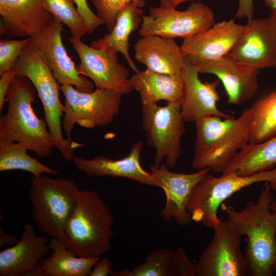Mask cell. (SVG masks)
Segmentation results:
<instances>
[{
	"label": "cell",
	"mask_w": 276,
	"mask_h": 276,
	"mask_svg": "<svg viewBox=\"0 0 276 276\" xmlns=\"http://www.w3.org/2000/svg\"><path fill=\"white\" fill-rule=\"evenodd\" d=\"M265 182L256 201H248L240 211L222 205L228 221L247 244L245 259L247 272L253 276H271L275 270L276 216L271 210L274 195Z\"/></svg>",
	"instance_id": "6da1fadb"
},
{
	"label": "cell",
	"mask_w": 276,
	"mask_h": 276,
	"mask_svg": "<svg viewBox=\"0 0 276 276\" xmlns=\"http://www.w3.org/2000/svg\"><path fill=\"white\" fill-rule=\"evenodd\" d=\"M252 112L244 109L237 118L216 116L195 123L196 139L191 165L222 173L239 150L250 142Z\"/></svg>",
	"instance_id": "7a4b0ae2"
},
{
	"label": "cell",
	"mask_w": 276,
	"mask_h": 276,
	"mask_svg": "<svg viewBox=\"0 0 276 276\" xmlns=\"http://www.w3.org/2000/svg\"><path fill=\"white\" fill-rule=\"evenodd\" d=\"M114 218L95 190H80L63 231V242L79 257H100L111 247Z\"/></svg>",
	"instance_id": "3957f363"
},
{
	"label": "cell",
	"mask_w": 276,
	"mask_h": 276,
	"mask_svg": "<svg viewBox=\"0 0 276 276\" xmlns=\"http://www.w3.org/2000/svg\"><path fill=\"white\" fill-rule=\"evenodd\" d=\"M36 89L27 77L16 75L6 95V114L0 118V140L19 142L39 157L51 155L54 144L45 122L32 107Z\"/></svg>",
	"instance_id": "277c9868"
},
{
	"label": "cell",
	"mask_w": 276,
	"mask_h": 276,
	"mask_svg": "<svg viewBox=\"0 0 276 276\" xmlns=\"http://www.w3.org/2000/svg\"><path fill=\"white\" fill-rule=\"evenodd\" d=\"M12 70L17 75L28 78L32 83L42 103L44 119L54 147L65 160L71 161L74 157L75 150L84 144L64 137L61 121L64 105L59 99L60 85L42 54L31 40L22 51Z\"/></svg>",
	"instance_id": "5b68a950"
},
{
	"label": "cell",
	"mask_w": 276,
	"mask_h": 276,
	"mask_svg": "<svg viewBox=\"0 0 276 276\" xmlns=\"http://www.w3.org/2000/svg\"><path fill=\"white\" fill-rule=\"evenodd\" d=\"M31 178L29 198L33 219L38 230L63 242L64 228L75 206L80 189L69 178L42 175L31 176Z\"/></svg>",
	"instance_id": "8992f818"
},
{
	"label": "cell",
	"mask_w": 276,
	"mask_h": 276,
	"mask_svg": "<svg viewBox=\"0 0 276 276\" xmlns=\"http://www.w3.org/2000/svg\"><path fill=\"white\" fill-rule=\"evenodd\" d=\"M260 182H268L274 190L276 167L248 176L229 173L216 177L209 173L195 186L191 195L187 209L192 220L213 229L222 221L217 213L222 202L238 191Z\"/></svg>",
	"instance_id": "52a82bcc"
},
{
	"label": "cell",
	"mask_w": 276,
	"mask_h": 276,
	"mask_svg": "<svg viewBox=\"0 0 276 276\" xmlns=\"http://www.w3.org/2000/svg\"><path fill=\"white\" fill-rule=\"evenodd\" d=\"M142 129L147 145L154 148L153 165L159 167L164 160L174 168L181 155V142L185 132L181 113V102H168L164 106L157 103L142 105Z\"/></svg>",
	"instance_id": "ba28073f"
},
{
	"label": "cell",
	"mask_w": 276,
	"mask_h": 276,
	"mask_svg": "<svg viewBox=\"0 0 276 276\" xmlns=\"http://www.w3.org/2000/svg\"><path fill=\"white\" fill-rule=\"evenodd\" d=\"M65 101L62 128L72 139L74 125L86 128L106 126L118 114L122 95L107 89L82 92L70 85H61Z\"/></svg>",
	"instance_id": "9c48e42d"
},
{
	"label": "cell",
	"mask_w": 276,
	"mask_h": 276,
	"mask_svg": "<svg viewBox=\"0 0 276 276\" xmlns=\"http://www.w3.org/2000/svg\"><path fill=\"white\" fill-rule=\"evenodd\" d=\"M139 33L141 36L158 35L164 38L185 39L202 32L215 24L212 9L201 2H193L183 11L161 6L149 9L143 15Z\"/></svg>",
	"instance_id": "30bf717a"
},
{
	"label": "cell",
	"mask_w": 276,
	"mask_h": 276,
	"mask_svg": "<svg viewBox=\"0 0 276 276\" xmlns=\"http://www.w3.org/2000/svg\"><path fill=\"white\" fill-rule=\"evenodd\" d=\"M213 239L195 265L194 276H244L247 272L241 249L242 236L227 220L213 229Z\"/></svg>",
	"instance_id": "8fae6325"
},
{
	"label": "cell",
	"mask_w": 276,
	"mask_h": 276,
	"mask_svg": "<svg viewBox=\"0 0 276 276\" xmlns=\"http://www.w3.org/2000/svg\"><path fill=\"white\" fill-rule=\"evenodd\" d=\"M70 41L80 58L77 70L80 74L90 79L96 89H107L122 95L134 90L130 73L118 62V53L89 47L81 39L70 37Z\"/></svg>",
	"instance_id": "7c38bea8"
},
{
	"label": "cell",
	"mask_w": 276,
	"mask_h": 276,
	"mask_svg": "<svg viewBox=\"0 0 276 276\" xmlns=\"http://www.w3.org/2000/svg\"><path fill=\"white\" fill-rule=\"evenodd\" d=\"M229 54L240 62L260 70L276 67V13L251 19Z\"/></svg>",
	"instance_id": "4fadbf2b"
},
{
	"label": "cell",
	"mask_w": 276,
	"mask_h": 276,
	"mask_svg": "<svg viewBox=\"0 0 276 276\" xmlns=\"http://www.w3.org/2000/svg\"><path fill=\"white\" fill-rule=\"evenodd\" d=\"M63 24L54 18L31 40L44 57L49 68L61 85H70L82 92H91L94 83L80 74L62 41Z\"/></svg>",
	"instance_id": "5bb4252c"
},
{
	"label": "cell",
	"mask_w": 276,
	"mask_h": 276,
	"mask_svg": "<svg viewBox=\"0 0 276 276\" xmlns=\"http://www.w3.org/2000/svg\"><path fill=\"white\" fill-rule=\"evenodd\" d=\"M166 195V203L160 212V216L167 221L175 219L180 226H188L192 221L188 210V205L195 186L211 169L205 168L192 173H182L170 171L167 166L162 164L159 167L149 165Z\"/></svg>",
	"instance_id": "9a60e30c"
},
{
	"label": "cell",
	"mask_w": 276,
	"mask_h": 276,
	"mask_svg": "<svg viewBox=\"0 0 276 276\" xmlns=\"http://www.w3.org/2000/svg\"><path fill=\"white\" fill-rule=\"evenodd\" d=\"M245 25L234 19L215 23L210 28L183 39L180 45L192 65L216 60L228 54L241 38Z\"/></svg>",
	"instance_id": "2e32d148"
},
{
	"label": "cell",
	"mask_w": 276,
	"mask_h": 276,
	"mask_svg": "<svg viewBox=\"0 0 276 276\" xmlns=\"http://www.w3.org/2000/svg\"><path fill=\"white\" fill-rule=\"evenodd\" d=\"M194 66L199 73L218 77L224 87L229 104L242 105L252 98L258 90L260 70L240 62L229 54Z\"/></svg>",
	"instance_id": "e0dca14e"
},
{
	"label": "cell",
	"mask_w": 276,
	"mask_h": 276,
	"mask_svg": "<svg viewBox=\"0 0 276 276\" xmlns=\"http://www.w3.org/2000/svg\"><path fill=\"white\" fill-rule=\"evenodd\" d=\"M197 68L187 59L181 72L183 90L181 100V113L185 122H195L203 117L216 116L226 118L231 116L220 110L217 87L220 80L202 82Z\"/></svg>",
	"instance_id": "ac0fdd59"
},
{
	"label": "cell",
	"mask_w": 276,
	"mask_h": 276,
	"mask_svg": "<svg viewBox=\"0 0 276 276\" xmlns=\"http://www.w3.org/2000/svg\"><path fill=\"white\" fill-rule=\"evenodd\" d=\"M1 34L32 38L54 19L43 0H0Z\"/></svg>",
	"instance_id": "d6986e66"
},
{
	"label": "cell",
	"mask_w": 276,
	"mask_h": 276,
	"mask_svg": "<svg viewBox=\"0 0 276 276\" xmlns=\"http://www.w3.org/2000/svg\"><path fill=\"white\" fill-rule=\"evenodd\" d=\"M143 147V141L134 142L129 154L118 159L99 155L91 159L74 156L73 160L79 171L89 176L124 177L140 184L160 188L154 174L145 171L140 164V157Z\"/></svg>",
	"instance_id": "ffe728a7"
},
{
	"label": "cell",
	"mask_w": 276,
	"mask_h": 276,
	"mask_svg": "<svg viewBox=\"0 0 276 276\" xmlns=\"http://www.w3.org/2000/svg\"><path fill=\"white\" fill-rule=\"evenodd\" d=\"M50 250L48 239L37 236L34 226L25 223L19 241L0 252V276L32 275Z\"/></svg>",
	"instance_id": "44dd1931"
},
{
	"label": "cell",
	"mask_w": 276,
	"mask_h": 276,
	"mask_svg": "<svg viewBox=\"0 0 276 276\" xmlns=\"http://www.w3.org/2000/svg\"><path fill=\"white\" fill-rule=\"evenodd\" d=\"M134 58L147 68L168 74H181L186 59L173 38L158 35L141 36L134 44Z\"/></svg>",
	"instance_id": "7402d4cb"
},
{
	"label": "cell",
	"mask_w": 276,
	"mask_h": 276,
	"mask_svg": "<svg viewBox=\"0 0 276 276\" xmlns=\"http://www.w3.org/2000/svg\"><path fill=\"white\" fill-rule=\"evenodd\" d=\"M195 264L181 247L173 251L158 248L134 268L112 271L110 276H194Z\"/></svg>",
	"instance_id": "603a6c76"
},
{
	"label": "cell",
	"mask_w": 276,
	"mask_h": 276,
	"mask_svg": "<svg viewBox=\"0 0 276 276\" xmlns=\"http://www.w3.org/2000/svg\"><path fill=\"white\" fill-rule=\"evenodd\" d=\"M134 89L140 94L142 104L181 102L183 90L181 74H168L146 68L137 71L130 77Z\"/></svg>",
	"instance_id": "cb8c5ba5"
},
{
	"label": "cell",
	"mask_w": 276,
	"mask_h": 276,
	"mask_svg": "<svg viewBox=\"0 0 276 276\" xmlns=\"http://www.w3.org/2000/svg\"><path fill=\"white\" fill-rule=\"evenodd\" d=\"M144 11L134 2H131L117 13L114 26L112 31L103 37L93 41L91 47L109 52L120 53L129 67L135 72L138 71L129 53V36L142 23Z\"/></svg>",
	"instance_id": "d4e9b609"
},
{
	"label": "cell",
	"mask_w": 276,
	"mask_h": 276,
	"mask_svg": "<svg viewBox=\"0 0 276 276\" xmlns=\"http://www.w3.org/2000/svg\"><path fill=\"white\" fill-rule=\"evenodd\" d=\"M49 245L53 252L42 259L37 267V276H86L100 259V257L75 256L60 240L52 238Z\"/></svg>",
	"instance_id": "484cf974"
},
{
	"label": "cell",
	"mask_w": 276,
	"mask_h": 276,
	"mask_svg": "<svg viewBox=\"0 0 276 276\" xmlns=\"http://www.w3.org/2000/svg\"><path fill=\"white\" fill-rule=\"evenodd\" d=\"M276 167V135L261 143H249L236 154L221 174L251 175Z\"/></svg>",
	"instance_id": "4316f807"
},
{
	"label": "cell",
	"mask_w": 276,
	"mask_h": 276,
	"mask_svg": "<svg viewBox=\"0 0 276 276\" xmlns=\"http://www.w3.org/2000/svg\"><path fill=\"white\" fill-rule=\"evenodd\" d=\"M28 150L21 143L0 140V171L20 170L31 173L35 177L43 173H58L29 155Z\"/></svg>",
	"instance_id": "83f0119b"
},
{
	"label": "cell",
	"mask_w": 276,
	"mask_h": 276,
	"mask_svg": "<svg viewBox=\"0 0 276 276\" xmlns=\"http://www.w3.org/2000/svg\"><path fill=\"white\" fill-rule=\"evenodd\" d=\"M252 120L250 142L259 143L276 135V90L250 107Z\"/></svg>",
	"instance_id": "f1b7e54d"
},
{
	"label": "cell",
	"mask_w": 276,
	"mask_h": 276,
	"mask_svg": "<svg viewBox=\"0 0 276 276\" xmlns=\"http://www.w3.org/2000/svg\"><path fill=\"white\" fill-rule=\"evenodd\" d=\"M54 18L67 26L71 37L81 39L87 33L85 22L79 14L74 0H43Z\"/></svg>",
	"instance_id": "f546056e"
},
{
	"label": "cell",
	"mask_w": 276,
	"mask_h": 276,
	"mask_svg": "<svg viewBox=\"0 0 276 276\" xmlns=\"http://www.w3.org/2000/svg\"><path fill=\"white\" fill-rule=\"evenodd\" d=\"M97 11V16L106 25L109 32L113 29L118 11L127 4L134 2L138 7L146 5V0H90Z\"/></svg>",
	"instance_id": "4dcf8cb0"
},
{
	"label": "cell",
	"mask_w": 276,
	"mask_h": 276,
	"mask_svg": "<svg viewBox=\"0 0 276 276\" xmlns=\"http://www.w3.org/2000/svg\"><path fill=\"white\" fill-rule=\"evenodd\" d=\"M31 38L0 40V75L12 68Z\"/></svg>",
	"instance_id": "1f68e13d"
},
{
	"label": "cell",
	"mask_w": 276,
	"mask_h": 276,
	"mask_svg": "<svg viewBox=\"0 0 276 276\" xmlns=\"http://www.w3.org/2000/svg\"><path fill=\"white\" fill-rule=\"evenodd\" d=\"M79 14L83 19L87 33L92 34L99 26L104 24L97 14L89 7L86 0H74Z\"/></svg>",
	"instance_id": "d6a6232c"
},
{
	"label": "cell",
	"mask_w": 276,
	"mask_h": 276,
	"mask_svg": "<svg viewBox=\"0 0 276 276\" xmlns=\"http://www.w3.org/2000/svg\"><path fill=\"white\" fill-rule=\"evenodd\" d=\"M16 74L12 70L7 71L1 75L0 79V111L6 102V95L13 78Z\"/></svg>",
	"instance_id": "836d02e7"
},
{
	"label": "cell",
	"mask_w": 276,
	"mask_h": 276,
	"mask_svg": "<svg viewBox=\"0 0 276 276\" xmlns=\"http://www.w3.org/2000/svg\"><path fill=\"white\" fill-rule=\"evenodd\" d=\"M110 260L105 257L100 259L94 265L89 276H106L112 273Z\"/></svg>",
	"instance_id": "e575fe53"
},
{
	"label": "cell",
	"mask_w": 276,
	"mask_h": 276,
	"mask_svg": "<svg viewBox=\"0 0 276 276\" xmlns=\"http://www.w3.org/2000/svg\"><path fill=\"white\" fill-rule=\"evenodd\" d=\"M254 5L253 0H239V6L235 16L239 18H253Z\"/></svg>",
	"instance_id": "d590c367"
},
{
	"label": "cell",
	"mask_w": 276,
	"mask_h": 276,
	"mask_svg": "<svg viewBox=\"0 0 276 276\" xmlns=\"http://www.w3.org/2000/svg\"><path fill=\"white\" fill-rule=\"evenodd\" d=\"M17 239L13 236H11L3 232L1 228L0 229V246L3 247L5 244L14 245L18 242Z\"/></svg>",
	"instance_id": "8d00e7d4"
},
{
	"label": "cell",
	"mask_w": 276,
	"mask_h": 276,
	"mask_svg": "<svg viewBox=\"0 0 276 276\" xmlns=\"http://www.w3.org/2000/svg\"><path fill=\"white\" fill-rule=\"evenodd\" d=\"M267 7L271 10V12L276 13V0H264Z\"/></svg>",
	"instance_id": "74e56055"
},
{
	"label": "cell",
	"mask_w": 276,
	"mask_h": 276,
	"mask_svg": "<svg viewBox=\"0 0 276 276\" xmlns=\"http://www.w3.org/2000/svg\"><path fill=\"white\" fill-rule=\"evenodd\" d=\"M160 6L163 7H165V8L174 7L172 3V0H160Z\"/></svg>",
	"instance_id": "f35d334b"
},
{
	"label": "cell",
	"mask_w": 276,
	"mask_h": 276,
	"mask_svg": "<svg viewBox=\"0 0 276 276\" xmlns=\"http://www.w3.org/2000/svg\"><path fill=\"white\" fill-rule=\"evenodd\" d=\"M199 0H172V3L174 7H176L180 3L187 2V1H196Z\"/></svg>",
	"instance_id": "ab89813d"
},
{
	"label": "cell",
	"mask_w": 276,
	"mask_h": 276,
	"mask_svg": "<svg viewBox=\"0 0 276 276\" xmlns=\"http://www.w3.org/2000/svg\"><path fill=\"white\" fill-rule=\"evenodd\" d=\"M275 190H276V186L275 188ZM271 210L272 213L276 216V200H273L271 204Z\"/></svg>",
	"instance_id": "60d3db41"
},
{
	"label": "cell",
	"mask_w": 276,
	"mask_h": 276,
	"mask_svg": "<svg viewBox=\"0 0 276 276\" xmlns=\"http://www.w3.org/2000/svg\"><path fill=\"white\" fill-rule=\"evenodd\" d=\"M275 270H276V261H275Z\"/></svg>",
	"instance_id": "b9f144b4"
}]
</instances>
